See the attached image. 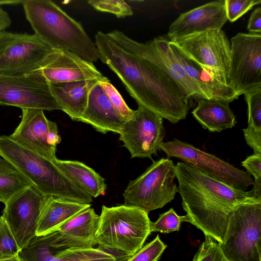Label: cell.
<instances>
[{"instance_id": "cell-1", "label": "cell", "mask_w": 261, "mask_h": 261, "mask_svg": "<svg viewBox=\"0 0 261 261\" xmlns=\"http://www.w3.org/2000/svg\"><path fill=\"white\" fill-rule=\"evenodd\" d=\"M94 43L99 59L115 73L138 105L173 123L186 118L188 100L175 82L146 56L141 42L114 30L98 31Z\"/></svg>"}, {"instance_id": "cell-2", "label": "cell", "mask_w": 261, "mask_h": 261, "mask_svg": "<svg viewBox=\"0 0 261 261\" xmlns=\"http://www.w3.org/2000/svg\"><path fill=\"white\" fill-rule=\"evenodd\" d=\"M175 174L186 222L219 244L234 210L243 204L261 202L252 191L236 188L188 163H177Z\"/></svg>"}, {"instance_id": "cell-3", "label": "cell", "mask_w": 261, "mask_h": 261, "mask_svg": "<svg viewBox=\"0 0 261 261\" xmlns=\"http://www.w3.org/2000/svg\"><path fill=\"white\" fill-rule=\"evenodd\" d=\"M34 34L55 49L73 52L93 62L99 59L95 43L81 23L49 0H25L21 3Z\"/></svg>"}, {"instance_id": "cell-4", "label": "cell", "mask_w": 261, "mask_h": 261, "mask_svg": "<svg viewBox=\"0 0 261 261\" xmlns=\"http://www.w3.org/2000/svg\"><path fill=\"white\" fill-rule=\"evenodd\" d=\"M0 156L10 162L43 194L91 204L92 198L68 179L49 160L22 146L9 136H0Z\"/></svg>"}, {"instance_id": "cell-5", "label": "cell", "mask_w": 261, "mask_h": 261, "mask_svg": "<svg viewBox=\"0 0 261 261\" xmlns=\"http://www.w3.org/2000/svg\"><path fill=\"white\" fill-rule=\"evenodd\" d=\"M150 222L148 213L138 207L102 205L94 240L116 261H125L143 247Z\"/></svg>"}, {"instance_id": "cell-6", "label": "cell", "mask_w": 261, "mask_h": 261, "mask_svg": "<svg viewBox=\"0 0 261 261\" xmlns=\"http://www.w3.org/2000/svg\"><path fill=\"white\" fill-rule=\"evenodd\" d=\"M175 177V165L172 160L162 158L154 162L136 179L129 181L123 194L124 204L148 213L163 207L178 192Z\"/></svg>"}, {"instance_id": "cell-7", "label": "cell", "mask_w": 261, "mask_h": 261, "mask_svg": "<svg viewBox=\"0 0 261 261\" xmlns=\"http://www.w3.org/2000/svg\"><path fill=\"white\" fill-rule=\"evenodd\" d=\"M219 246L228 261H261V202L234 210Z\"/></svg>"}, {"instance_id": "cell-8", "label": "cell", "mask_w": 261, "mask_h": 261, "mask_svg": "<svg viewBox=\"0 0 261 261\" xmlns=\"http://www.w3.org/2000/svg\"><path fill=\"white\" fill-rule=\"evenodd\" d=\"M55 49L36 34L0 32V74L22 75L40 69Z\"/></svg>"}, {"instance_id": "cell-9", "label": "cell", "mask_w": 261, "mask_h": 261, "mask_svg": "<svg viewBox=\"0 0 261 261\" xmlns=\"http://www.w3.org/2000/svg\"><path fill=\"white\" fill-rule=\"evenodd\" d=\"M169 41L189 58L213 73L221 82L230 86L228 77L230 43L222 29L194 34Z\"/></svg>"}, {"instance_id": "cell-10", "label": "cell", "mask_w": 261, "mask_h": 261, "mask_svg": "<svg viewBox=\"0 0 261 261\" xmlns=\"http://www.w3.org/2000/svg\"><path fill=\"white\" fill-rule=\"evenodd\" d=\"M230 43V85L241 95L261 89V34L238 33Z\"/></svg>"}, {"instance_id": "cell-11", "label": "cell", "mask_w": 261, "mask_h": 261, "mask_svg": "<svg viewBox=\"0 0 261 261\" xmlns=\"http://www.w3.org/2000/svg\"><path fill=\"white\" fill-rule=\"evenodd\" d=\"M0 105L21 110H62L41 69L22 75L0 74Z\"/></svg>"}, {"instance_id": "cell-12", "label": "cell", "mask_w": 261, "mask_h": 261, "mask_svg": "<svg viewBox=\"0 0 261 261\" xmlns=\"http://www.w3.org/2000/svg\"><path fill=\"white\" fill-rule=\"evenodd\" d=\"M160 149L165 152L168 158L179 159L217 180L238 189L246 191L253 184L252 178L247 172L177 139L162 142Z\"/></svg>"}, {"instance_id": "cell-13", "label": "cell", "mask_w": 261, "mask_h": 261, "mask_svg": "<svg viewBox=\"0 0 261 261\" xmlns=\"http://www.w3.org/2000/svg\"><path fill=\"white\" fill-rule=\"evenodd\" d=\"M132 117L126 121L119 133V140L131 157L148 158L156 154L165 136L163 118L140 105Z\"/></svg>"}, {"instance_id": "cell-14", "label": "cell", "mask_w": 261, "mask_h": 261, "mask_svg": "<svg viewBox=\"0 0 261 261\" xmlns=\"http://www.w3.org/2000/svg\"><path fill=\"white\" fill-rule=\"evenodd\" d=\"M48 197L31 186L5 204L2 217L20 249L36 236L39 219Z\"/></svg>"}, {"instance_id": "cell-15", "label": "cell", "mask_w": 261, "mask_h": 261, "mask_svg": "<svg viewBox=\"0 0 261 261\" xmlns=\"http://www.w3.org/2000/svg\"><path fill=\"white\" fill-rule=\"evenodd\" d=\"M9 136L22 146L49 160L57 158V146L61 142L58 126L46 117L42 110H22L21 121Z\"/></svg>"}, {"instance_id": "cell-16", "label": "cell", "mask_w": 261, "mask_h": 261, "mask_svg": "<svg viewBox=\"0 0 261 261\" xmlns=\"http://www.w3.org/2000/svg\"><path fill=\"white\" fill-rule=\"evenodd\" d=\"M141 44L146 56L175 82L188 100L191 97L212 100L211 96L187 74L167 37L158 36Z\"/></svg>"}, {"instance_id": "cell-17", "label": "cell", "mask_w": 261, "mask_h": 261, "mask_svg": "<svg viewBox=\"0 0 261 261\" xmlns=\"http://www.w3.org/2000/svg\"><path fill=\"white\" fill-rule=\"evenodd\" d=\"M227 20L225 0L211 2L181 13L170 25L167 38L171 40L221 29Z\"/></svg>"}, {"instance_id": "cell-18", "label": "cell", "mask_w": 261, "mask_h": 261, "mask_svg": "<svg viewBox=\"0 0 261 261\" xmlns=\"http://www.w3.org/2000/svg\"><path fill=\"white\" fill-rule=\"evenodd\" d=\"M49 84L103 79L93 62L64 49H56L40 69Z\"/></svg>"}, {"instance_id": "cell-19", "label": "cell", "mask_w": 261, "mask_h": 261, "mask_svg": "<svg viewBox=\"0 0 261 261\" xmlns=\"http://www.w3.org/2000/svg\"><path fill=\"white\" fill-rule=\"evenodd\" d=\"M99 218L93 208L85 210L48 234L51 245L61 249L93 247Z\"/></svg>"}, {"instance_id": "cell-20", "label": "cell", "mask_w": 261, "mask_h": 261, "mask_svg": "<svg viewBox=\"0 0 261 261\" xmlns=\"http://www.w3.org/2000/svg\"><path fill=\"white\" fill-rule=\"evenodd\" d=\"M99 83L90 91L86 109L78 121L89 124L102 134H119L125 120L114 110Z\"/></svg>"}, {"instance_id": "cell-21", "label": "cell", "mask_w": 261, "mask_h": 261, "mask_svg": "<svg viewBox=\"0 0 261 261\" xmlns=\"http://www.w3.org/2000/svg\"><path fill=\"white\" fill-rule=\"evenodd\" d=\"M169 43L187 74L211 96L212 100L229 103L241 95L232 87L222 83L211 71L189 58L170 41Z\"/></svg>"}, {"instance_id": "cell-22", "label": "cell", "mask_w": 261, "mask_h": 261, "mask_svg": "<svg viewBox=\"0 0 261 261\" xmlns=\"http://www.w3.org/2000/svg\"><path fill=\"white\" fill-rule=\"evenodd\" d=\"M107 79L105 76L103 79L49 84V85L62 111L72 120L79 121L86 109L90 91L100 82Z\"/></svg>"}, {"instance_id": "cell-23", "label": "cell", "mask_w": 261, "mask_h": 261, "mask_svg": "<svg viewBox=\"0 0 261 261\" xmlns=\"http://www.w3.org/2000/svg\"><path fill=\"white\" fill-rule=\"evenodd\" d=\"M91 206V204L48 196L39 219L36 236L56 231L67 221Z\"/></svg>"}, {"instance_id": "cell-24", "label": "cell", "mask_w": 261, "mask_h": 261, "mask_svg": "<svg viewBox=\"0 0 261 261\" xmlns=\"http://www.w3.org/2000/svg\"><path fill=\"white\" fill-rule=\"evenodd\" d=\"M52 162L68 179L92 198L105 194L107 187L105 179L85 164L57 158Z\"/></svg>"}, {"instance_id": "cell-25", "label": "cell", "mask_w": 261, "mask_h": 261, "mask_svg": "<svg viewBox=\"0 0 261 261\" xmlns=\"http://www.w3.org/2000/svg\"><path fill=\"white\" fill-rule=\"evenodd\" d=\"M192 114L203 128L211 132L231 128L236 123L235 116L227 103L199 99Z\"/></svg>"}, {"instance_id": "cell-26", "label": "cell", "mask_w": 261, "mask_h": 261, "mask_svg": "<svg viewBox=\"0 0 261 261\" xmlns=\"http://www.w3.org/2000/svg\"><path fill=\"white\" fill-rule=\"evenodd\" d=\"M30 182L8 161L0 157V202L5 204L31 186Z\"/></svg>"}, {"instance_id": "cell-27", "label": "cell", "mask_w": 261, "mask_h": 261, "mask_svg": "<svg viewBox=\"0 0 261 261\" xmlns=\"http://www.w3.org/2000/svg\"><path fill=\"white\" fill-rule=\"evenodd\" d=\"M61 250L51 245L47 234L35 237L18 255L21 261H62L57 255Z\"/></svg>"}, {"instance_id": "cell-28", "label": "cell", "mask_w": 261, "mask_h": 261, "mask_svg": "<svg viewBox=\"0 0 261 261\" xmlns=\"http://www.w3.org/2000/svg\"><path fill=\"white\" fill-rule=\"evenodd\" d=\"M182 222H186V215L180 216L171 208L168 211L160 214L156 221L150 222V231L169 233L178 231Z\"/></svg>"}, {"instance_id": "cell-29", "label": "cell", "mask_w": 261, "mask_h": 261, "mask_svg": "<svg viewBox=\"0 0 261 261\" xmlns=\"http://www.w3.org/2000/svg\"><path fill=\"white\" fill-rule=\"evenodd\" d=\"M100 85L114 110L126 121L133 116L135 110L130 109L117 89L109 79L100 82Z\"/></svg>"}, {"instance_id": "cell-30", "label": "cell", "mask_w": 261, "mask_h": 261, "mask_svg": "<svg viewBox=\"0 0 261 261\" xmlns=\"http://www.w3.org/2000/svg\"><path fill=\"white\" fill-rule=\"evenodd\" d=\"M167 246L159 234L125 261H158Z\"/></svg>"}, {"instance_id": "cell-31", "label": "cell", "mask_w": 261, "mask_h": 261, "mask_svg": "<svg viewBox=\"0 0 261 261\" xmlns=\"http://www.w3.org/2000/svg\"><path fill=\"white\" fill-rule=\"evenodd\" d=\"M0 221V260L18 255V246L8 225L1 216Z\"/></svg>"}, {"instance_id": "cell-32", "label": "cell", "mask_w": 261, "mask_h": 261, "mask_svg": "<svg viewBox=\"0 0 261 261\" xmlns=\"http://www.w3.org/2000/svg\"><path fill=\"white\" fill-rule=\"evenodd\" d=\"M88 3L95 9L124 17L133 14V11L126 3L121 0H90Z\"/></svg>"}, {"instance_id": "cell-33", "label": "cell", "mask_w": 261, "mask_h": 261, "mask_svg": "<svg viewBox=\"0 0 261 261\" xmlns=\"http://www.w3.org/2000/svg\"><path fill=\"white\" fill-rule=\"evenodd\" d=\"M192 261H228L222 254L219 243L210 237L205 239Z\"/></svg>"}, {"instance_id": "cell-34", "label": "cell", "mask_w": 261, "mask_h": 261, "mask_svg": "<svg viewBox=\"0 0 261 261\" xmlns=\"http://www.w3.org/2000/svg\"><path fill=\"white\" fill-rule=\"evenodd\" d=\"M244 96L247 105L248 126L261 130V89Z\"/></svg>"}, {"instance_id": "cell-35", "label": "cell", "mask_w": 261, "mask_h": 261, "mask_svg": "<svg viewBox=\"0 0 261 261\" xmlns=\"http://www.w3.org/2000/svg\"><path fill=\"white\" fill-rule=\"evenodd\" d=\"M249 175L254 177L251 190L254 197L261 200V155L253 154L242 162Z\"/></svg>"}, {"instance_id": "cell-36", "label": "cell", "mask_w": 261, "mask_h": 261, "mask_svg": "<svg viewBox=\"0 0 261 261\" xmlns=\"http://www.w3.org/2000/svg\"><path fill=\"white\" fill-rule=\"evenodd\" d=\"M227 20L234 22L251 10L261 3L260 0H225Z\"/></svg>"}, {"instance_id": "cell-37", "label": "cell", "mask_w": 261, "mask_h": 261, "mask_svg": "<svg viewBox=\"0 0 261 261\" xmlns=\"http://www.w3.org/2000/svg\"><path fill=\"white\" fill-rule=\"evenodd\" d=\"M73 261H116L112 254L94 247L73 248Z\"/></svg>"}, {"instance_id": "cell-38", "label": "cell", "mask_w": 261, "mask_h": 261, "mask_svg": "<svg viewBox=\"0 0 261 261\" xmlns=\"http://www.w3.org/2000/svg\"><path fill=\"white\" fill-rule=\"evenodd\" d=\"M247 144L254 150V154L261 155V130L248 126L243 129Z\"/></svg>"}, {"instance_id": "cell-39", "label": "cell", "mask_w": 261, "mask_h": 261, "mask_svg": "<svg viewBox=\"0 0 261 261\" xmlns=\"http://www.w3.org/2000/svg\"><path fill=\"white\" fill-rule=\"evenodd\" d=\"M247 29L251 33H261V8L260 7L255 8L251 13Z\"/></svg>"}, {"instance_id": "cell-40", "label": "cell", "mask_w": 261, "mask_h": 261, "mask_svg": "<svg viewBox=\"0 0 261 261\" xmlns=\"http://www.w3.org/2000/svg\"><path fill=\"white\" fill-rule=\"evenodd\" d=\"M22 1H11V0H1L0 5H17L21 4ZM11 24V19L9 15L5 10L0 7V32L4 31L6 29L10 27Z\"/></svg>"}, {"instance_id": "cell-41", "label": "cell", "mask_w": 261, "mask_h": 261, "mask_svg": "<svg viewBox=\"0 0 261 261\" xmlns=\"http://www.w3.org/2000/svg\"><path fill=\"white\" fill-rule=\"evenodd\" d=\"M0 261H21V260L20 259L19 255H17L11 258L0 260Z\"/></svg>"}, {"instance_id": "cell-42", "label": "cell", "mask_w": 261, "mask_h": 261, "mask_svg": "<svg viewBox=\"0 0 261 261\" xmlns=\"http://www.w3.org/2000/svg\"><path fill=\"white\" fill-rule=\"evenodd\" d=\"M1 217H0V221H1Z\"/></svg>"}]
</instances>
